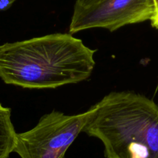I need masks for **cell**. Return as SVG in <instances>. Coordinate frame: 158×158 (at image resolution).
Instances as JSON below:
<instances>
[{
    "instance_id": "52a82bcc",
    "label": "cell",
    "mask_w": 158,
    "mask_h": 158,
    "mask_svg": "<svg viewBox=\"0 0 158 158\" xmlns=\"http://www.w3.org/2000/svg\"><path fill=\"white\" fill-rule=\"evenodd\" d=\"M16 0H0V11H5L11 7Z\"/></svg>"
},
{
    "instance_id": "3957f363",
    "label": "cell",
    "mask_w": 158,
    "mask_h": 158,
    "mask_svg": "<svg viewBox=\"0 0 158 158\" xmlns=\"http://www.w3.org/2000/svg\"><path fill=\"white\" fill-rule=\"evenodd\" d=\"M95 110L65 115L53 110L40 118L31 130L16 133L13 152L20 158H65V153Z\"/></svg>"
},
{
    "instance_id": "8992f818",
    "label": "cell",
    "mask_w": 158,
    "mask_h": 158,
    "mask_svg": "<svg viewBox=\"0 0 158 158\" xmlns=\"http://www.w3.org/2000/svg\"><path fill=\"white\" fill-rule=\"evenodd\" d=\"M154 13L152 19H150L152 27L158 30V0H153Z\"/></svg>"
},
{
    "instance_id": "ba28073f",
    "label": "cell",
    "mask_w": 158,
    "mask_h": 158,
    "mask_svg": "<svg viewBox=\"0 0 158 158\" xmlns=\"http://www.w3.org/2000/svg\"><path fill=\"white\" fill-rule=\"evenodd\" d=\"M102 0H76L75 4L81 6H88L94 5L98 2H101Z\"/></svg>"
},
{
    "instance_id": "277c9868",
    "label": "cell",
    "mask_w": 158,
    "mask_h": 158,
    "mask_svg": "<svg viewBox=\"0 0 158 158\" xmlns=\"http://www.w3.org/2000/svg\"><path fill=\"white\" fill-rule=\"evenodd\" d=\"M153 13V0H102L88 6L74 4L69 33L94 28L113 32L124 26L150 20Z\"/></svg>"
},
{
    "instance_id": "7a4b0ae2",
    "label": "cell",
    "mask_w": 158,
    "mask_h": 158,
    "mask_svg": "<svg viewBox=\"0 0 158 158\" xmlns=\"http://www.w3.org/2000/svg\"><path fill=\"white\" fill-rule=\"evenodd\" d=\"M82 133L102 143L106 158H158V106L131 91L112 92L95 104Z\"/></svg>"
},
{
    "instance_id": "6da1fadb",
    "label": "cell",
    "mask_w": 158,
    "mask_h": 158,
    "mask_svg": "<svg viewBox=\"0 0 158 158\" xmlns=\"http://www.w3.org/2000/svg\"><path fill=\"white\" fill-rule=\"evenodd\" d=\"M96 50L71 33H51L0 45V78L24 89H56L92 75Z\"/></svg>"
},
{
    "instance_id": "5b68a950",
    "label": "cell",
    "mask_w": 158,
    "mask_h": 158,
    "mask_svg": "<svg viewBox=\"0 0 158 158\" xmlns=\"http://www.w3.org/2000/svg\"><path fill=\"white\" fill-rule=\"evenodd\" d=\"M16 132L11 120V109L0 103V158H9L13 153Z\"/></svg>"
}]
</instances>
